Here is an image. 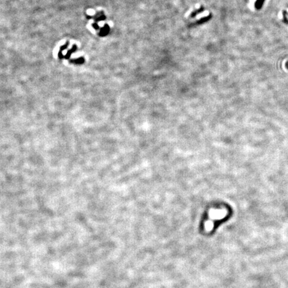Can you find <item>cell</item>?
<instances>
[{
  "label": "cell",
  "mask_w": 288,
  "mask_h": 288,
  "mask_svg": "<svg viewBox=\"0 0 288 288\" xmlns=\"http://www.w3.org/2000/svg\"><path fill=\"white\" fill-rule=\"evenodd\" d=\"M264 0H257V2L256 3V7H257V9H260L262 5H263Z\"/></svg>",
  "instance_id": "6da1fadb"
}]
</instances>
